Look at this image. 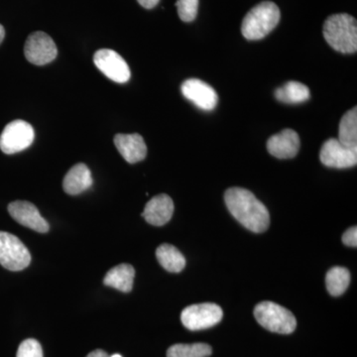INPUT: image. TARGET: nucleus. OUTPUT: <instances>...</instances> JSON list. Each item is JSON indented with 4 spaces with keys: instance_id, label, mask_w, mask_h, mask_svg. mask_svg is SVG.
I'll use <instances>...</instances> for the list:
<instances>
[{
    "instance_id": "10",
    "label": "nucleus",
    "mask_w": 357,
    "mask_h": 357,
    "mask_svg": "<svg viewBox=\"0 0 357 357\" xmlns=\"http://www.w3.org/2000/svg\"><path fill=\"white\" fill-rule=\"evenodd\" d=\"M319 159L326 167L335 169L351 168L357 164V147H347L332 138L324 143Z\"/></svg>"
},
{
    "instance_id": "29",
    "label": "nucleus",
    "mask_w": 357,
    "mask_h": 357,
    "mask_svg": "<svg viewBox=\"0 0 357 357\" xmlns=\"http://www.w3.org/2000/svg\"><path fill=\"white\" fill-rule=\"evenodd\" d=\"M109 357H122L121 354H112V356H109Z\"/></svg>"
},
{
    "instance_id": "13",
    "label": "nucleus",
    "mask_w": 357,
    "mask_h": 357,
    "mask_svg": "<svg viewBox=\"0 0 357 357\" xmlns=\"http://www.w3.org/2000/svg\"><path fill=\"white\" fill-rule=\"evenodd\" d=\"M300 149V137L293 129H284L267 141V150L278 159L294 158Z\"/></svg>"
},
{
    "instance_id": "8",
    "label": "nucleus",
    "mask_w": 357,
    "mask_h": 357,
    "mask_svg": "<svg viewBox=\"0 0 357 357\" xmlns=\"http://www.w3.org/2000/svg\"><path fill=\"white\" fill-rule=\"evenodd\" d=\"M25 57L33 65L43 66L53 62L58 55V49L53 39L45 32L32 33L26 40Z\"/></svg>"
},
{
    "instance_id": "3",
    "label": "nucleus",
    "mask_w": 357,
    "mask_h": 357,
    "mask_svg": "<svg viewBox=\"0 0 357 357\" xmlns=\"http://www.w3.org/2000/svg\"><path fill=\"white\" fill-rule=\"evenodd\" d=\"M280 17V9L274 2L263 1L246 14L241 33L250 41L263 39L278 25Z\"/></svg>"
},
{
    "instance_id": "12",
    "label": "nucleus",
    "mask_w": 357,
    "mask_h": 357,
    "mask_svg": "<svg viewBox=\"0 0 357 357\" xmlns=\"http://www.w3.org/2000/svg\"><path fill=\"white\" fill-rule=\"evenodd\" d=\"M8 211L11 217L23 227L40 234L49 231V223L42 217L34 204L25 201H16L9 204Z\"/></svg>"
},
{
    "instance_id": "18",
    "label": "nucleus",
    "mask_w": 357,
    "mask_h": 357,
    "mask_svg": "<svg viewBox=\"0 0 357 357\" xmlns=\"http://www.w3.org/2000/svg\"><path fill=\"white\" fill-rule=\"evenodd\" d=\"M160 265L171 273H178L185 266L184 255L171 244H162L156 250Z\"/></svg>"
},
{
    "instance_id": "5",
    "label": "nucleus",
    "mask_w": 357,
    "mask_h": 357,
    "mask_svg": "<svg viewBox=\"0 0 357 357\" xmlns=\"http://www.w3.org/2000/svg\"><path fill=\"white\" fill-rule=\"evenodd\" d=\"M31 255L18 237L0 231V264L10 271H21L29 266Z\"/></svg>"
},
{
    "instance_id": "19",
    "label": "nucleus",
    "mask_w": 357,
    "mask_h": 357,
    "mask_svg": "<svg viewBox=\"0 0 357 357\" xmlns=\"http://www.w3.org/2000/svg\"><path fill=\"white\" fill-rule=\"evenodd\" d=\"M311 96L306 84L299 82H288L275 91V98L284 103H302L307 102Z\"/></svg>"
},
{
    "instance_id": "16",
    "label": "nucleus",
    "mask_w": 357,
    "mask_h": 357,
    "mask_svg": "<svg viewBox=\"0 0 357 357\" xmlns=\"http://www.w3.org/2000/svg\"><path fill=\"white\" fill-rule=\"evenodd\" d=\"M93 185L91 170L86 164L79 163L73 166L65 176L63 188L70 196L82 194Z\"/></svg>"
},
{
    "instance_id": "15",
    "label": "nucleus",
    "mask_w": 357,
    "mask_h": 357,
    "mask_svg": "<svg viewBox=\"0 0 357 357\" xmlns=\"http://www.w3.org/2000/svg\"><path fill=\"white\" fill-rule=\"evenodd\" d=\"M174 203L168 195L161 194L150 199L145 206L142 217L150 225L162 227L172 218Z\"/></svg>"
},
{
    "instance_id": "4",
    "label": "nucleus",
    "mask_w": 357,
    "mask_h": 357,
    "mask_svg": "<svg viewBox=\"0 0 357 357\" xmlns=\"http://www.w3.org/2000/svg\"><path fill=\"white\" fill-rule=\"evenodd\" d=\"M255 317L260 326L272 333L289 335L297 326L292 312L270 301H264L255 307Z\"/></svg>"
},
{
    "instance_id": "7",
    "label": "nucleus",
    "mask_w": 357,
    "mask_h": 357,
    "mask_svg": "<svg viewBox=\"0 0 357 357\" xmlns=\"http://www.w3.org/2000/svg\"><path fill=\"white\" fill-rule=\"evenodd\" d=\"M35 132L31 124L24 121H14L7 124L0 135V149L11 155L27 149L34 141Z\"/></svg>"
},
{
    "instance_id": "20",
    "label": "nucleus",
    "mask_w": 357,
    "mask_h": 357,
    "mask_svg": "<svg viewBox=\"0 0 357 357\" xmlns=\"http://www.w3.org/2000/svg\"><path fill=\"white\" fill-rule=\"evenodd\" d=\"M338 141L347 147H357V109L354 107L342 116L338 128Z\"/></svg>"
},
{
    "instance_id": "9",
    "label": "nucleus",
    "mask_w": 357,
    "mask_h": 357,
    "mask_svg": "<svg viewBox=\"0 0 357 357\" xmlns=\"http://www.w3.org/2000/svg\"><path fill=\"white\" fill-rule=\"evenodd\" d=\"M95 65L103 75L115 83H128L131 73L128 63L119 53L110 49H102L93 56Z\"/></svg>"
},
{
    "instance_id": "17",
    "label": "nucleus",
    "mask_w": 357,
    "mask_h": 357,
    "mask_svg": "<svg viewBox=\"0 0 357 357\" xmlns=\"http://www.w3.org/2000/svg\"><path fill=\"white\" fill-rule=\"evenodd\" d=\"M135 270L130 264L122 263L107 272L103 279L105 286L116 289L123 293L131 292L133 287Z\"/></svg>"
},
{
    "instance_id": "22",
    "label": "nucleus",
    "mask_w": 357,
    "mask_h": 357,
    "mask_svg": "<svg viewBox=\"0 0 357 357\" xmlns=\"http://www.w3.org/2000/svg\"><path fill=\"white\" fill-rule=\"evenodd\" d=\"M213 354L210 345L198 342V344H174L169 347L167 357H208Z\"/></svg>"
},
{
    "instance_id": "1",
    "label": "nucleus",
    "mask_w": 357,
    "mask_h": 357,
    "mask_svg": "<svg viewBox=\"0 0 357 357\" xmlns=\"http://www.w3.org/2000/svg\"><path fill=\"white\" fill-rule=\"evenodd\" d=\"M225 201L229 213L245 229L260 234L269 227V211L248 190L230 188L225 192Z\"/></svg>"
},
{
    "instance_id": "14",
    "label": "nucleus",
    "mask_w": 357,
    "mask_h": 357,
    "mask_svg": "<svg viewBox=\"0 0 357 357\" xmlns=\"http://www.w3.org/2000/svg\"><path fill=\"white\" fill-rule=\"evenodd\" d=\"M114 144L119 153L128 163H137L146 157L147 146L140 134H116Z\"/></svg>"
},
{
    "instance_id": "11",
    "label": "nucleus",
    "mask_w": 357,
    "mask_h": 357,
    "mask_svg": "<svg viewBox=\"0 0 357 357\" xmlns=\"http://www.w3.org/2000/svg\"><path fill=\"white\" fill-rule=\"evenodd\" d=\"M181 91L187 100H191L199 109L210 112L218 102L217 91L210 84L199 79H189L181 86Z\"/></svg>"
},
{
    "instance_id": "24",
    "label": "nucleus",
    "mask_w": 357,
    "mask_h": 357,
    "mask_svg": "<svg viewBox=\"0 0 357 357\" xmlns=\"http://www.w3.org/2000/svg\"><path fill=\"white\" fill-rule=\"evenodd\" d=\"M16 357H43V349L38 340L28 338L21 342Z\"/></svg>"
},
{
    "instance_id": "26",
    "label": "nucleus",
    "mask_w": 357,
    "mask_h": 357,
    "mask_svg": "<svg viewBox=\"0 0 357 357\" xmlns=\"http://www.w3.org/2000/svg\"><path fill=\"white\" fill-rule=\"evenodd\" d=\"M137 1L144 8L152 9L159 3L160 0H137Z\"/></svg>"
},
{
    "instance_id": "25",
    "label": "nucleus",
    "mask_w": 357,
    "mask_h": 357,
    "mask_svg": "<svg viewBox=\"0 0 357 357\" xmlns=\"http://www.w3.org/2000/svg\"><path fill=\"white\" fill-rule=\"evenodd\" d=\"M342 243L345 245L351 246V248H356L357 246V227H351L344 232L342 236Z\"/></svg>"
},
{
    "instance_id": "6",
    "label": "nucleus",
    "mask_w": 357,
    "mask_h": 357,
    "mask_svg": "<svg viewBox=\"0 0 357 357\" xmlns=\"http://www.w3.org/2000/svg\"><path fill=\"white\" fill-rule=\"evenodd\" d=\"M222 307L213 303L192 305L185 307L181 314V321L190 331H202L218 325L222 321Z\"/></svg>"
},
{
    "instance_id": "23",
    "label": "nucleus",
    "mask_w": 357,
    "mask_h": 357,
    "mask_svg": "<svg viewBox=\"0 0 357 357\" xmlns=\"http://www.w3.org/2000/svg\"><path fill=\"white\" fill-rule=\"evenodd\" d=\"M178 17L184 22H192L198 14L199 0H178L176 2Z\"/></svg>"
},
{
    "instance_id": "2",
    "label": "nucleus",
    "mask_w": 357,
    "mask_h": 357,
    "mask_svg": "<svg viewBox=\"0 0 357 357\" xmlns=\"http://www.w3.org/2000/svg\"><path fill=\"white\" fill-rule=\"evenodd\" d=\"M324 37L335 51L344 54L357 51L356 20L347 13L333 14L324 24Z\"/></svg>"
},
{
    "instance_id": "27",
    "label": "nucleus",
    "mask_w": 357,
    "mask_h": 357,
    "mask_svg": "<svg viewBox=\"0 0 357 357\" xmlns=\"http://www.w3.org/2000/svg\"><path fill=\"white\" fill-rule=\"evenodd\" d=\"M86 357H109V354H107L102 349H96V351H91L89 354Z\"/></svg>"
},
{
    "instance_id": "21",
    "label": "nucleus",
    "mask_w": 357,
    "mask_h": 357,
    "mask_svg": "<svg viewBox=\"0 0 357 357\" xmlns=\"http://www.w3.org/2000/svg\"><path fill=\"white\" fill-rule=\"evenodd\" d=\"M351 283V273L344 267H333L326 276V289L335 297L342 295Z\"/></svg>"
},
{
    "instance_id": "28",
    "label": "nucleus",
    "mask_w": 357,
    "mask_h": 357,
    "mask_svg": "<svg viewBox=\"0 0 357 357\" xmlns=\"http://www.w3.org/2000/svg\"><path fill=\"white\" fill-rule=\"evenodd\" d=\"M4 36H6V30H4L3 26L0 24V44L3 41Z\"/></svg>"
}]
</instances>
